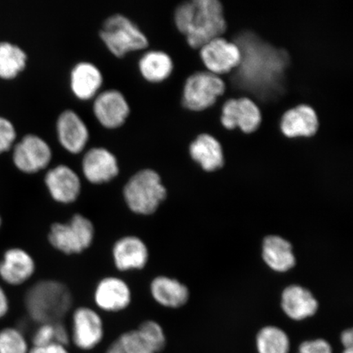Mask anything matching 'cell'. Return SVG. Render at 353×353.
<instances>
[{
  "mask_svg": "<svg viewBox=\"0 0 353 353\" xmlns=\"http://www.w3.org/2000/svg\"><path fill=\"white\" fill-rule=\"evenodd\" d=\"M176 30L190 48L200 50L227 32L222 3L219 0H192L179 4L174 12Z\"/></svg>",
  "mask_w": 353,
  "mask_h": 353,
  "instance_id": "cell-1",
  "label": "cell"
},
{
  "mask_svg": "<svg viewBox=\"0 0 353 353\" xmlns=\"http://www.w3.org/2000/svg\"><path fill=\"white\" fill-rule=\"evenodd\" d=\"M24 303L30 319L39 324L61 321L73 304L72 294L63 282L42 280L26 291Z\"/></svg>",
  "mask_w": 353,
  "mask_h": 353,
  "instance_id": "cell-2",
  "label": "cell"
},
{
  "mask_svg": "<svg viewBox=\"0 0 353 353\" xmlns=\"http://www.w3.org/2000/svg\"><path fill=\"white\" fill-rule=\"evenodd\" d=\"M167 188L161 176L152 169L141 170L132 175L123 188V198L132 213L151 216L166 200Z\"/></svg>",
  "mask_w": 353,
  "mask_h": 353,
  "instance_id": "cell-3",
  "label": "cell"
},
{
  "mask_svg": "<svg viewBox=\"0 0 353 353\" xmlns=\"http://www.w3.org/2000/svg\"><path fill=\"white\" fill-rule=\"evenodd\" d=\"M95 238L94 223L81 214H76L68 222L51 225L48 241L52 248L66 255L79 254L90 248Z\"/></svg>",
  "mask_w": 353,
  "mask_h": 353,
  "instance_id": "cell-4",
  "label": "cell"
},
{
  "mask_svg": "<svg viewBox=\"0 0 353 353\" xmlns=\"http://www.w3.org/2000/svg\"><path fill=\"white\" fill-rule=\"evenodd\" d=\"M100 38L108 50L117 57L130 52L143 50L149 44L148 39L134 21L122 14H114L103 22Z\"/></svg>",
  "mask_w": 353,
  "mask_h": 353,
  "instance_id": "cell-5",
  "label": "cell"
},
{
  "mask_svg": "<svg viewBox=\"0 0 353 353\" xmlns=\"http://www.w3.org/2000/svg\"><path fill=\"white\" fill-rule=\"evenodd\" d=\"M226 90L223 79L208 72L193 73L185 81L181 104L194 112H200L213 107Z\"/></svg>",
  "mask_w": 353,
  "mask_h": 353,
  "instance_id": "cell-6",
  "label": "cell"
},
{
  "mask_svg": "<svg viewBox=\"0 0 353 353\" xmlns=\"http://www.w3.org/2000/svg\"><path fill=\"white\" fill-rule=\"evenodd\" d=\"M70 342L81 351H91L100 345L105 336L103 319L90 307H79L73 312Z\"/></svg>",
  "mask_w": 353,
  "mask_h": 353,
  "instance_id": "cell-7",
  "label": "cell"
},
{
  "mask_svg": "<svg viewBox=\"0 0 353 353\" xmlns=\"http://www.w3.org/2000/svg\"><path fill=\"white\" fill-rule=\"evenodd\" d=\"M12 162L26 174L39 173L50 165L52 158L50 145L41 137L25 135L12 148Z\"/></svg>",
  "mask_w": 353,
  "mask_h": 353,
  "instance_id": "cell-8",
  "label": "cell"
},
{
  "mask_svg": "<svg viewBox=\"0 0 353 353\" xmlns=\"http://www.w3.org/2000/svg\"><path fill=\"white\" fill-rule=\"evenodd\" d=\"M261 112L252 100L247 98L225 101L221 123L224 129H239L245 134H252L261 123Z\"/></svg>",
  "mask_w": 353,
  "mask_h": 353,
  "instance_id": "cell-9",
  "label": "cell"
},
{
  "mask_svg": "<svg viewBox=\"0 0 353 353\" xmlns=\"http://www.w3.org/2000/svg\"><path fill=\"white\" fill-rule=\"evenodd\" d=\"M199 52L206 70L219 77L230 73L241 63L239 48L223 37L213 39Z\"/></svg>",
  "mask_w": 353,
  "mask_h": 353,
  "instance_id": "cell-10",
  "label": "cell"
},
{
  "mask_svg": "<svg viewBox=\"0 0 353 353\" xmlns=\"http://www.w3.org/2000/svg\"><path fill=\"white\" fill-rule=\"evenodd\" d=\"M44 183L52 200L59 204L72 205L81 196V178L68 165H59L48 170L44 176Z\"/></svg>",
  "mask_w": 353,
  "mask_h": 353,
  "instance_id": "cell-11",
  "label": "cell"
},
{
  "mask_svg": "<svg viewBox=\"0 0 353 353\" xmlns=\"http://www.w3.org/2000/svg\"><path fill=\"white\" fill-rule=\"evenodd\" d=\"M92 110L97 120L109 130L125 125L130 114V104L125 95L117 90L99 92L94 98Z\"/></svg>",
  "mask_w": 353,
  "mask_h": 353,
  "instance_id": "cell-12",
  "label": "cell"
},
{
  "mask_svg": "<svg viewBox=\"0 0 353 353\" xmlns=\"http://www.w3.org/2000/svg\"><path fill=\"white\" fill-rule=\"evenodd\" d=\"M112 255L114 267L122 272L143 270L150 259L145 242L134 235L119 238L114 243Z\"/></svg>",
  "mask_w": 353,
  "mask_h": 353,
  "instance_id": "cell-13",
  "label": "cell"
},
{
  "mask_svg": "<svg viewBox=\"0 0 353 353\" xmlns=\"http://www.w3.org/2000/svg\"><path fill=\"white\" fill-rule=\"evenodd\" d=\"M96 306L105 312H120L130 306V286L118 276H105L97 284L94 293Z\"/></svg>",
  "mask_w": 353,
  "mask_h": 353,
  "instance_id": "cell-14",
  "label": "cell"
},
{
  "mask_svg": "<svg viewBox=\"0 0 353 353\" xmlns=\"http://www.w3.org/2000/svg\"><path fill=\"white\" fill-rule=\"evenodd\" d=\"M82 173L88 182L94 185L108 183L120 173L114 154L105 148L88 150L83 157Z\"/></svg>",
  "mask_w": 353,
  "mask_h": 353,
  "instance_id": "cell-15",
  "label": "cell"
},
{
  "mask_svg": "<svg viewBox=\"0 0 353 353\" xmlns=\"http://www.w3.org/2000/svg\"><path fill=\"white\" fill-rule=\"evenodd\" d=\"M35 271L37 263L32 254L19 247L7 250L0 260V279L7 285H23L32 279Z\"/></svg>",
  "mask_w": 353,
  "mask_h": 353,
  "instance_id": "cell-16",
  "label": "cell"
},
{
  "mask_svg": "<svg viewBox=\"0 0 353 353\" xmlns=\"http://www.w3.org/2000/svg\"><path fill=\"white\" fill-rule=\"evenodd\" d=\"M57 132L61 145L72 154L81 153L90 139L86 123L72 110H64L57 118Z\"/></svg>",
  "mask_w": 353,
  "mask_h": 353,
  "instance_id": "cell-17",
  "label": "cell"
},
{
  "mask_svg": "<svg viewBox=\"0 0 353 353\" xmlns=\"http://www.w3.org/2000/svg\"><path fill=\"white\" fill-rule=\"evenodd\" d=\"M319 126L315 110L307 105L287 110L280 123L282 134L288 139L311 138L316 134Z\"/></svg>",
  "mask_w": 353,
  "mask_h": 353,
  "instance_id": "cell-18",
  "label": "cell"
},
{
  "mask_svg": "<svg viewBox=\"0 0 353 353\" xmlns=\"http://www.w3.org/2000/svg\"><path fill=\"white\" fill-rule=\"evenodd\" d=\"M103 83L101 70L94 63L81 61L70 72V85L73 94L79 100L94 99Z\"/></svg>",
  "mask_w": 353,
  "mask_h": 353,
  "instance_id": "cell-19",
  "label": "cell"
},
{
  "mask_svg": "<svg viewBox=\"0 0 353 353\" xmlns=\"http://www.w3.org/2000/svg\"><path fill=\"white\" fill-rule=\"evenodd\" d=\"M190 158L206 173H214L224 165L222 147L209 134H200L189 145Z\"/></svg>",
  "mask_w": 353,
  "mask_h": 353,
  "instance_id": "cell-20",
  "label": "cell"
},
{
  "mask_svg": "<svg viewBox=\"0 0 353 353\" xmlns=\"http://www.w3.org/2000/svg\"><path fill=\"white\" fill-rule=\"evenodd\" d=\"M319 307L316 298L302 286L290 285L282 293V310L294 321H303L314 316Z\"/></svg>",
  "mask_w": 353,
  "mask_h": 353,
  "instance_id": "cell-21",
  "label": "cell"
},
{
  "mask_svg": "<svg viewBox=\"0 0 353 353\" xmlns=\"http://www.w3.org/2000/svg\"><path fill=\"white\" fill-rule=\"evenodd\" d=\"M150 293L159 305L168 308L182 307L188 302L189 290L186 285L166 276H157L150 284Z\"/></svg>",
  "mask_w": 353,
  "mask_h": 353,
  "instance_id": "cell-22",
  "label": "cell"
},
{
  "mask_svg": "<svg viewBox=\"0 0 353 353\" xmlns=\"http://www.w3.org/2000/svg\"><path fill=\"white\" fill-rule=\"evenodd\" d=\"M262 248L263 261L273 271L286 272L296 263L292 245L281 236L265 237Z\"/></svg>",
  "mask_w": 353,
  "mask_h": 353,
  "instance_id": "cell-23",
  "label": "cell"
},
{
  "mask_svg": "<svg viewBox=\"0 0 353 353\" xmlns=\"http://www.w3.org/2000/svg\"><path fill=\"white\" fill-rule=\"evenodd\" d=\"M139 69L145 81L153 83H162L173 74L174 63L166 52L151 50L141 57Z\"/></svg>",
  "mask_w": 353,
  "mask_h": 353,
  "instance_id": "cell-24",
  "label": "cell"
},
{
  "mask_svg": "<svg viewBox=\"0 0 353 353\" xmlns=\"http://www.w3.org/2000/svg\"><path fill=\"white\" fill-rule=\"evenodd\" d=\"M28 54L17 44L0 41V79L12 81L24 72Z\"/></svg>",
  "mask_w": 353,
  "mask_h": 353,
  "instance_id": "cell-25",
  "label": "cell"
},
{
  "mask_svg": "<svg viewBox=\"0 0 353 353\" xmlns=\"http://www.w3.org/2000/svg\"><path fill=\"white\" fill-rule=\"evenodd\" d=\"M256 348L258 353H290V338L277 326H265L256 336Z\"/></svg>",
  "mask_w": 353,
  "mask_h": 353,
  "instance_id": "cell-26",
  "label": "cell"
},
{
  "mask_svg": "<svg viewBox=\"0 0 353 353\" xmlns=\"http://www.w3.org/2000/svg\"><path fill=\"white\" fill-rule=\"evenodd\" d=\"M70 342V330L61 321L39 324L32 338V346L38 347L46 346L52 343L63 344L68 346Z\"/></svg>",
  "mask_w": 353,
  "mask_h": 353,
  "instance_id": "cell-27",
  "label": "cell"
},
{
  "mask_svg": "<svg viewBox=\"0 0 353 353\" xmlns=\"http://www.w3.org/2000/svg\"><path fill=\"white\" fill-rule=\"evenodd\" d=\"M30 347L21 330L12 326L0 330V353H29Z\"/></svg>",
  "mask_w": 353,
  "mask_h": 353,
  "instance_id": "cell-28",
  "label": "cell"
},
{
  "mask_svg": "<svg viewBox=\"0 0 353 353\" xmlns=\"http://www.w3.org/2000/svg\"><path fill=\"white\" fill-rule=\"evenodd\" d=\"M154 353H160L166 346V335L164 329L153 320L144 321L137 329Z\"/></svg>",
  "mask_w": 353,
  "mask_h": 353,
  "instance_id": "cell-29",
  "label": "cell"
},
{
  "mask_svg": "<svg viewBox=\"0 0 353 353\" xmlns=\"http://www.w3.org/2000/svg\"><path fill=\"white\" fill-rule=\"evenodd\" d=\"M118 339L125 353H154L137 329L126 331Z\"/></svg>",
  "mask_w": 353,
  "mask_h": 353,
  "instance_id": "cell-30",
  "label": "cell"
},
{
  "mask_svg": "<svg viewBox=\"0 0 353 353\" xmlns=\"http://www.w3.org/2000/svg\"><path fill=\"white\" fill-rule=\"evenodd\" d=\"M17 130L8 118L0 116V154L11 151L16 143Z\"/></svg>",
  "mask_w": 353,
  "mask_h": 353,
  "instance_id": "cell-31",
  "label": "cell"
},
{
  "mask_svg": "<svg viewBox=\"0 0 353 353\" xmlns=\"http://www.w3.org/2000/svg\"><path fill=\"white\" fill-rule=\"evenodd\" d=\"M297 353H334L330 343L323 339H311L300 344Z\"/></svg>",
  "mask_w": 353,
  "mask_h": 353,
  "instance_id": "cell-32",
  "label": "cell"
},
{
  "mask_svg": "<svg viewBox=\"0 0 353 353\" xmlns=\"http://www.w3.org/2000/svg\"><path fill=\"white\" fill-rule=\"evenodd\" d=\"M29 353H70L68 347L63 344L52 343L46 346H32Z\"/></svg>",
  "mask_w": 353,
  "mask_h": 353,
  "instance_id": "cell-33",
  "label": "cell"
},
{
  "mask_svg": "<svg viewBox=\"0 0 353 353\" xmlns=\"http://www.w3.org/2000/svg\"><path fill=\"white\" fill-rule=\"evenodd\" d=\"M10 309V299H8L6 291L0 285V320L8 315Z\"/></svg>",
  "mask_w": 353,
  "mask_h": 353,
  "instance_id": "cell-34",
  "label": "cell"
},
{
  "mask_svg": "<svg viewBox=\"0 0 353 353\" xmlns=\"http://www.w3.org/2000/svg\"><path fill=\"white\" fill-rule=\"evenodd\" d=\"M341 341L344 348L352 347L353 345V332L352 330H344L341 334Z\"/></svg>",
  "mask_w": 353,
  "mask_h": 353,
  "instance_id": "cell-35",
  "label": "cell"
},
{
  "mask_svg": "<svg viewBox=\"0 0 353 353\" xmlns=\"http://www.w3.org/2000/svg\"><path fill=\"white\" fill-rule=\"evenodd\" d=\"M105 353H125V350H123L121 343L119 341V339H117V341L110 344Z\"/></svg>",
  "mask_w": 353,
  "mask_h": 353,
  "instance_id": "cell-36",
  "label": "cell"
},
{
  "mask_svg": "<svg viewBox=\"0 0 353 353\" xmlns=\"http://www.w3.org/2000/svg\"><path fill=\"white\" fill-rule=\"evenodd\" d=\"M343 353H353L352 347L344 348Z\"/></svg>",
  "mask_w": 353,
  "mask_h": 353,
  "instance_id": "cell-37",
  "label": "cell"
},
{
  "mask_svg": "<svg viewBox=\"0 0 353 353\" xmlns=\"http://www.w3.org/2000/svg\"><path fill=\"white\" fill-rule=\"evenodd\" d=\"M2 224H3V220H2L1 215H0V229H1Z\"/></svg>",
  "mask_w": 353,
  "mask_h": 353,
  "instance_id": "cell-38",
  "label": "cell"
}]
</instances>
